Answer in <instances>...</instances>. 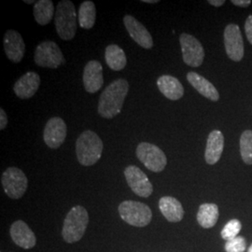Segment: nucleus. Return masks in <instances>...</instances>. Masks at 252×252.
Segmentation results:
<instances>
[{
  "instance_id": "5",
  "label": "nucleus",
  "mask_w": 252,
  "mask_h": 252,
  "mask_svg": "<svg viewBox=\"0 0 252 252\" xmlns=\"http://www.w3.org/2000/svg\"><path fill=\"white\" fill-rule=\"evenodd\" d=\"M118 211L124 221L135 227H146L151 223L153 219L150 207L137 201L126 200L122 202Z\"/></svg>"
},
{
  "instance_id": "22",
  "label": "nucleus",
  "mask_w": 252,
  "mask_h": 252,
  "mask_svg": "<svg viewBox=\"0 0 252 252\" xmlns=\"http://www.w3.org/2000/svg\"><path fill=\"white\" fill-rule=\"evenodd\" d=\"M105 60L109 68L114 71L123 70L127 63L126 53L116 44H111L106 48Z\"/></svg>"
},
{
  "instance_id": "18",
  "label": "nucleus",
  "mask_w": 252,
  "mask_h": 252,
  "mask_svg": "<svg viewBox=\"0 0 252 252\" xmlns=\"http://www.w3.org/2000/svg\"><path fill=\"white\" fill-rule=\"evenodd\" d=\"M224 148V136L220 130H213L208 135L205 159L208 164H215L220 161Z\"/></svg>"
},
{
  "instance_id": "15",
  "label": "nucleus",
  "mask_w": 252,
  "mask_h": 252,
  "mask_svg": "<svg viewBox=\"0 0 252 252\" xmlns=\"http://www.w3.org/2000/svg\"><path fill=\"white\" fill-rule=\"evenodd\" d=\"M84 89L89 94H94L101 89L104 84L103 67L96 60H91L85 64L83 70Z\"/></svg>"
},
{
  "instance_id": "28",
  "label": "nucleus",
  "mask_w": 252,
  "mask_h": 252,
  "mask_svg": "<svg viewBox=\"0 0 252 252\" xmlns=\"http://www.w3.org/2000/svg\"><path fill=\"white\" fill-rule=\"evenodd\" d=\"M246 247L247 242L243 236H236L234 239L227 241L224 248L226 252H244Z\"/></svg>"
},
{
  "instance_id": "26",
  "label": "nucleus",
  "mask_w": 252,
  "mask_h": 252,
  "mask_svg": "<svg viewBox=\"0 0 252 252\" xmlns=\"http://www.w3.org/2000/svg\"><path fill=\"white\" fill-rule=\"evenodd\" d=\"M240 154L245 163L252 164V131L246 130L240 136Z\"/></svg>"
},
{
  "instance_id": "12",
  "label": "nucleus",
  "mask_w": 252,
  "mask_h": 252,
  "mask_svg": "<svg viewBox=\"0 0 252 252\" xmlns=\"http://www.w3.org/2000/svg\"><path fill=\"white\" fill-rule=\"evenodd\" d=\"M67 127L62 118H51L44 127L43 139L45 144L53 150L60 148L66 137Z\"/></svg>"
},
{
  "instance_id": "10",
  "label": "nucleus",
  "mask_w": 252,
  "mask_h": 252,
  "mask_svg": "<svg viewBox=\"0 0 252 252\" xmlns=\"http://www.w3.org/2000/svg\"><path fill=\"white\" fill-rule=\"evenodd\" d=\"M125 176L128 186L136 195L147 198L152 195L153 186L147 175L135 165H128L125 169Z\"/></svg>"
},
{
  "instance_id": "35",
  "label": "nucleus",
  "mask_w": 252,
  "mask_h": 252,
  "mask_svg": "<svg viewBox=\"0 0 252 252\" xmlns=\"http://www.w3.org/2000/svg\"><path fill=\"white\" fill-rule=\"evenodd\" d=\"M248 252H252V246L250 247V249H249V251H248Z\"/></svg>"
},
{
  "instance_id": "30",
  "label": "nucleus",
  "mask_w": 252,
  "mask_h": 252,
  "mask_svg": "<svg viewBox=\"0 0 252 252\" xmlns=\"http://www.w3.org/2000/svg\"><path fill=\"white\" fill-rule=\"evenodd\" d=\"M8 125V116L3 108L0 109V130H4Z\"/></svg>"
},
{
  "instance_id": "25",
  "label": "nucleus",
  "mask_w": 252,
  "mask_h": 252,
  "mask_svg": "<svg viewBox=\"0 0 252 252\" xmlns=\"http://www.w3.org/2000/svg\"><path fill=\"white\" fill-rule=\"evenodd\" d=\"M96 9L93 1H84L79 9V25L83 29H91L95 24Z\"/></svg>"
},
{
  "instance_id": "6",
  "label": "nucleus",
  "mask_w": 252,
  "mask_h": 252,
  "mask_svg": "<svg viewBox=\"0 0 252 252\" xmlns=\"http://www.w3.org/2000/svg\"><path fill=\"white\" fill-rule=\"evenodd\" d=\"M136 157L150 171L159 173L164 170L167 158L162 150L156 145L141 142L136 148Z\"/></svg>"
},
{
  "instance_id": "9",
  "label": "nucleus",
  "mask_w": 252,
  "mask_h": 252,
  "mask_svg": "<svg viewBox=\"0 0 252 252\" xmlns=\"http://www.w3.org/2000/svg\"><path fill=\"white\" fill-rule=\"evenodd\" d=\"M182 58L186 64L191 67H198L205 58V50L195 36L183 33L180 36Z\"/></svg>"
},
{
  "instance_id": "3",
  "label": "nucleus",
  "mask_w": 252,
  "mask_h": 252,
  "mask_svg": "<svg viewBox=\"0 0 252 252\" xmlns=\"http://www.w3.org/2000/svg\"><path fill=\"white\" fill-rule=\"evenodd\" d=\"M89 214L82 206L73 207L63 220L62 236L68 244L79 242L86 232Z\"/></svg>"
},
{
  "instance_id": "16",
  "label": "nucleus",
  "mask_w": 252,
  "mask_h": 252,
  "mask_svg": "<svg viewBox=\"0 0 252 252\" xmlns=\"http://www.w3.org/2000/svg\"><path fill=\"white\" fill-rule=\"evenodd\" d=\"M9 234L12 241L22 249L30 250L36 246V235L23 220H19L13 222L10 226Z\"/></svg>"
},
{
  "instance_id": "31",
  "label": "nucleus",
  "mask_w": 252,
  "mask_h": 252,
  "mask_svg": "<svg viewBox=\"0 0 252 252\" xmlns=\"http://www.w3.org/2000/svg\"><path fill=\"white\" fill-rule=\"evenodd\" d=\"M232 3L237 7L246 8V7H249L252 4V1L251 0H232Z\"/></svg>"
},
{
  "instance_id": "14",
  "label": "nucleus",
  "mask_w": 252,
  "mask_h": 252,
  "mask_svg": "<svg viewBox=\"0 0 252 252\" xmlns=\"http://www.w3.org/2000/svg\"><path fill=\"white\" fill-rule=\"evenodd\" d=\"M124 24L126 30L134 41L142 48L150 50L153 47V36L148 29L132 15H126L124 17Z\"/></svg>"
},
{
  "instance_id": "11",
  "label": "nucleus",
  "mask_w": 252,
  "mask_h": 252,
  "mask_svg": "<svg viewBox=\"0 0 252 252\" xmlns=\"http://www.w3.org/2000/svg\"><path fill=\"white\" fill-rule=\"evenodd\" d=\"M224 45L228 57L234 62H239L244 56L242 33L237 25L231 24L224 30Z\"/></svg>"
},
{
  "instance_id": "4",
  "label": "nucleus",
  "mask_w": 252,
  "mask_h": 252,
  "mask_svg": "<svg viewBox=\"0 0 252 252\" xmlns=\"http://www.w3.org/2000/svg\"><path fill=\"white\" fill-rule=\"evenodd\" d=\"M55 28L61 39L68 41L74 38L77 32V11L71 1L62 0L56 6Z\"/></svg>"
},
{
  "instance_id": "7",
  "label": "nucleus",
  "mask_w": 252,
  "mask_h": 252,
  "mask_svg": "<svg viewBox=\"0 0 252 252\" xmlns=\"http://www.w3.org/2000/svg\"><path fill=\"white\" fill-rule=\"evenodd\" d=\"M1 183L4 191L11 199L22 198L28 187L26 174L17 167H9L3 172Z\"/></svg>"
},
{
  "instance_id": "8",
  "label": "nucleus",
  "mask_w": 252,
  "mask_h": 252,
  "mask_svg": "<svg viewBox=\"0 0 252 252\" xmlns=\"http://www.w3.org/2000/svg\"><path fill=\"white\" fill-rule=\"evenodd\" d=\"M34 60L36 65L52 69L64 63L63 53L54 41H43L36 46Z\"/></svg>"
},
{
  "instance_id": "23",
  "label": "nucleus",
  "mask_w": 252,
  "mask_h": 252,
  "mask_svg": "<svg viewBox=\"0 0 252 252\" xmlns=\"http://www.w3.org/2000/svg\"><path fill=\"white\" fill-rule=\"evenodd\" d=\"M220 212L216 204H202L197 213V221L205 229H209L216 225Z\"/></svg>"
},
{
  "instance_id": "17",
  "label": "nucleus",
  "mask_w": 252,
  "mask_h": 252,
  "mask_svg": "<svg viewBox=\"0 0 252 252\" xmlns=\"http://www.w3.org/2000/svg\"><path fill=\"white\" fill-rule=\"evenodd\" d=\"M40 85V77L37 73L29 71L19 78L13 85L15 94L21 99H29L33 97Z\"/></svg>"
},
{
  "instance_id": "29",
  "label": "nucleus",
  "mask_w": 252,
  "mask_h": 252,
  "mask_svg": "<svg viewBox=\"0 0 252 252\" xmlns=\"http://www.w3.org/2000/svg\"><path fill=\"white\" fill-rule=\"evenodd\" d=\"M245 31H246V36L248 37L249 42L252 45V15H250L246 20Z\"/></svg>"
},
{
  "instance_id": "20",
  "label": "nucleus",
  "mask_w": 252,
  "mask_h": 252,
  "mask_svg": "<svg viewBox=\"0 0 252 252\" xmlns=\"http://www.w3.org/2000/svg\"><path fill=\"white\" fill-rule=\"evenodd\" d=\"M158 89L168 99L176 101L184 94V88L177 78L170 75H162L157 80Z\"/></svg>"
},
{
  "instance_id": "1",
  "label": "nucleus",
  "mask_w": 252,
  "mask_h": 252,
  "mask_svg": "<svg viewBox=\"0 0 252 252\" xmlns=\"http://www.w3.org/2000/svg\"><path fill=\"white\" fill-rule=\"evenodd\" d=\"M128 91L129 83L125 79L109 83L100 95L97 108L100 116L105 119L116 117L122 111Z\"/></svg>"
},
{
  "instance_id": "27",
  "label": "nucleus",
  "mask_w": 252,
  "mask_h": 252,
  "mask_svg": "<svg viewBox=\"0 0 252 252\" xmlns=\"http://www.w3.org/2000/svg\"><path fill=\"white\" fill-rule=\"evenodd\" d=\"M241 228H242V223L240 222V220L236 219L231 220L223 227L221 231V236L226 241H230L238 235L239 232L241 231Z\"/></svg>"
},
{
  "instance_id": "21",
  "label": "nucleus",
  "mask_w": 252,
  "mask_h": 252,
  "mask_svg": "<svg viewBox=\"0 0 252 252\" xmlns=\"http://www.w3.org/2000/svg\"><path fill=\"white\" fill-rule=\"evenodd\" d=\"M159 208L163 217L170 222H180L184 217V209L178 199L163 196L159 201Z\"/></svg>"
},
{
  "instance_id": "13",
  "label": "nucleus",
  "mask_w": 252,
  "mask_h": 252,
  "mask_svg": "<svg viewBox=\"0 0 252 252\" xmlns=\"http://www.w3.org/2000/svg\"><path fill=\"white\" fill-rule=\"evenodd\" d=\"M3 44L9 60L16 63L23 60L26 53V43L17 31L8 30L4 35Z\"/></svg>"
},
{
  "instance_id": "32",
  "label": "nucleus",
  "mask_w": 252,
  "mask_h": 252,
  "mask_svg": "<svg viewBox=\"0 0 252 252\" xmlns=\"http://www.w3.org/2000/svg\"><path fill=\"white\" fill-rule=\"evenodd\" d=\"M207 2L214 7H221L225 3L224 0H208Z\"/></svg>"
},
{
  "instance_id": "19",
  "label": "nucleus",
  "mask_w": 252,
  "mask_h": 252,
  "mask_svg": "<svg viewBox=\"0 0 252 252\" xmlns=\"http://www.w3.org/2000/svg\"><path fill=\"white\" fill-rule=\"evenodd\" d=\"M187 81H189V84L197 91L201 95L205 96L207 99L214 102H217L220 99V94L216 87L206 78L199 75L198 73H188Z\"/></svg>"
},
{
  "instance_id": "33",
  "label": "nucleus",
  "mask_w": 252,
  "mask_h": 252,
  "mask_svg": "<svg viewBox=\"0 0 252 252\" xmlns=\"http://www.w3.org/2000/svg\"><path fill=\"white\" fill-rule=\"evenodd\" d=\"M142 2L147 4H156V3H159V0H142Z\"/></svg>"
},
{
  "instance_id": "2",
  "label": "nucleus",
  "mask_w": 252,
  "mask_h": 252,
  "mask_svg": "<svg viewBox=\"0 0 252 252\" xmlns=\"http://www.w3.org/2000/svg\"><path fill=\"white\" fill-rule=\"evenodd\" d=\"M103 142L92 130L82 132L76 141V154L81 165L91 166L98 162L103 153Z\"/></svg>"
},
{
  "instance_id": "24",
  "label": "nucleus",
  "mask_w": 252,
  "mask_h": 252,
  "mask_svg": "<svg viewBox=\"0 0 252 252\" xmlns=\"http://www.w3.org/2000/svg\"><path fill=\"white\" fill-rule=\"evenodd\" d=\"M54 6L52 0H38L34 5L33 14L36 23L40 26H46L54 18Z\"/></svg>"
},
{
  "instance_id": "34",
  "label": "nucleus",
  "mask_w": 252,
  "mask_h": 252,
  "mask_svg": "<svg viewBox=\"0 0 252 252\" xmlns=\"http://www.w3.org/2000/svg\"><path fill=\"white\" fill-rule=\"evenodd\" d=\"M24 2L27 4H36V1H34V0H25Z\"/></svg>"
}]
</instances>
